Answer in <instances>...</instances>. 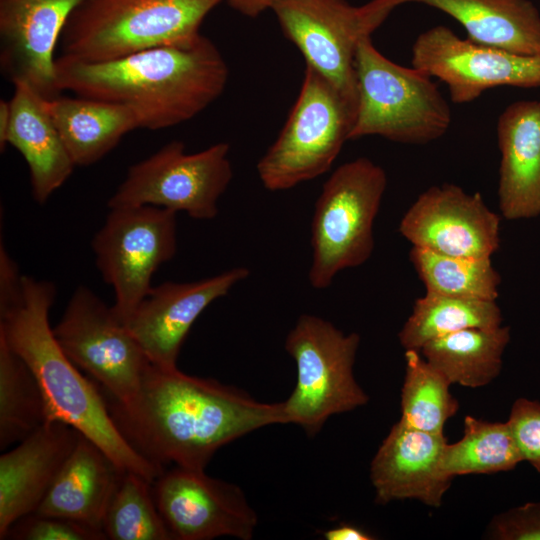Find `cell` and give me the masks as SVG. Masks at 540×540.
<instances>
[{"instance_id": "obj_11", "label": "cell", "mask_w": 540, "mask_h": 540, "mask_svg": "<svg viewBox=\"0 0 540 540\" xmlns=\"http://www.w3.org/2000/svg\"><path fill=\"white\" fill-rule=\"evenodd\" d=\"M53 334L67 357L94 378L103 394L126 404L151 363L127 325L86 286L76 288Z\"/></svg>"}, {"instance_id": "obj_30", "label": "cell", "mask_w": 540, "mask_h": 540, "mask_svg": "<svg viewBox=\"0 0 540 540\" xmlns=\"http://www.w3.org/2000/svg\"><path fill=\"white\" fill-rule=\"evenodd\" d=\"M404 358L399 421L421 431L442 434L447 420L459 409L449 390L451 382L419 350H405Z\"/></svg>"}, {"instance_id": "obj_5", "label": "cell", "mask_w": 540, "mask_h": 540, "mask_svg": "<svg viewBox=\"0 0 540 540\" xmlns=\"http://www.w3.org/2000/svg\"><path fill=\"white\" fill-rule=\"evenodd\" d=\"M357 102L349 140L380 136L412 145L441 138L452 122L448 102L424 70L391 61L363 36L356 49Z\"/></svg>"}, {"instance_id": "obj_2", "label": "cell", "mask_w": 540, "mask_h": 540, "mask_svg": "<svg viewBox=\"0 0 540 540\" xmlns=\"http://www.w3.org/2000/svg\"><path fill=\"white\" fill-rule=\"evenodd\" d=\"M60 92L118 103L137 116L139 127L160 130L197 116L224 91L228 66L207 37L159 46L115 60L88 63L55 59Z\"/></svg>"}, {"instance_id": "obj_19", "label": "cell", "mask_w": 540, "mask_h": 540, "mask_svg": "<svg viewBox=\"0 0 540 540\" xmlns=\"http://www.w3.org/2000/svg\"><path fill=\"white\" fill-rule=\"evenodd\" d=\"M80 436L66 423L46 421L1 455V540L13 523L37 510Z\"/></svg>"}, {"instance_id": "obj_26", "label": "cell", "mask_w": 540, "mask_h": 540, "mask_svg": "<svg viewBox=\"0 0 540 540\" xmlns=\"http://www.w3.org/2000/svg\"><path fill=\"white\" fill-rule=\"evenodd\" d=\"M496 301L426 293L415 300L412 312L398 333L401 346L420 350L434 339L468 328L502 325Z\"/></svg>"}, {"instance_id": "obj_13", "label": "cell", "mask_w": 540, "mask_h": 540, "mask_svg": "<svg viewBox=\"0 0 540 540\" xmlns=\"http://www.w3.org/2000/svg\"><path fill=\"white\" fill-rule=\"evenodd\" d=\"M411 64L444 82L456 104L473 102L499 86L540 87V55H520L462 39L444 25L418 35Z\"/></svg>"}, {"instance_id": "obj_29", "label": "cell", "mask_w": 540, "mask_h": 540, "mask_svg": "<svg viewBox=\"0 0 540 540\" xmlns=\"http://www.w3.org/2000/svg\"><path fill=\"white\" fill-rule=\"evenodd\" d=\"M409 259L426 293L496 301L501 276L491 258L442 255L418 247Z\"/></svg>"}, {"instance_id": "obj_4", "label": "cell", "mask_w": 540, "mask_h": 540, "mask_svg": "<svg viewBox=\"0 0 540 540\" xmlns=\"http://www.w3.org/2000/svg\"><path fill=\"white\" fill-rule=\"evenodd\" d=\"M224 0H84L69 16L61 56L81 62L115 60L146 49L185 44L199 35Z\"/></svg>"}, {"instance_id": "obj_23", "label": "cell", "mask_w": 540, "mask_h": 540, "mask_svg": "<svg viewBox=\"0 0 540 540\" xmlns=\"http://www.w3.org/2000/svg\"><path fill=\"white\" fill-rule=\"evenodd\" d=\"M122 473L98 445L81 434L35 513L67 518L103 531L104 517Z\"/></svg>"}, {"instance_id": "obj_22", "label": "cell", "mask_w": 540, "mask_h": 540, "mask_svg": "<svg viewBox=\"0 0 540 540\" xmlns=\"http://www.w3.org/2000/svg\"><path fill=\"white\" fill-rule=\"evenodd\" d=\"M13 86L7 144L24 158L33 198L44 204L76 166L46 109L45 99L26 83L16 82Z\"/></svg>"}, {"instance_id": "obj_17", "label": "cell", "mask_w": 540, "mask_h": 540, "mask_svg": "<svg viewBox=\"0 0 540 540\" xmlns=\"http://www.w3.org/2000/svg\"><path fill=\"white\" fill-rule=\"evenodd\" d=\"M249 275L247 267H235L194 282H164L151 288L126 325L152 364L176 368L182 344L200 314Z\"/></svg>"}, {"instance_id": "obj_36", "label": "cell", "mask_w": 540, "mask_h": 540, "mask_svg": "<svg viewBox=\"0 0 540 540\" xmlns=\"http://www.w3.org/2000/svg\"><path fill=\"white\" fill-rule=\"evenodd\" d=\"M235 11L247 17H257L267 9H271L276 0H225Z\"/></svg>"}, {"instance_id": "obj_37", "label": "cell", "mask_w": 540, "mask_h": 540, "mask_svg": "<svg viewBox=\"0 0 540 540\" xmlns=\"http://www.w3.org/2000/svg\"><path fill=\"white\" fill-rule=\"evenodd\" d=\"M10 102L0 100V149L3 151L7 146V134L10 126Z\"/></svg>"}, {"instance_id": "obj_18", "label": "cell", "mask_w": 540, "mask_h": 540, "mask_svg": "<svg viewBox=\"0 0 540 540\" xmlns=\"http://www.w3.org/2000/svg\"><path fill=\"white\" fill-rule=\"evenodd\" d=\"M446 444L443 433L394 424L371 462L376 503L416 499L439 507L453 479L441 468Z\"/></svg>"}, {"instance_id": "obj_34", "label": "cell", "mask_w": 540, "mask_h": 540, "mask_svg": "<svg viewBox=\"0 0 540 540\" xmlns=\"http://www.w3.org/2000/svg\"><path fill=\"white\" fill-rule=\"evenodd\" d=\"M488 536L499 540H540V502L496 515L488 527Z\"/></svg>"}, {"instance_id": "obj_3", "label": "cell", "mask_w": 540, "mask_h": 540, "mask_svg": "<svg viewBox=\"0 0 540 540\" xmlns=\"http://www.w3.org/2000/svg\"><path fill=\"white\" fill-rule=\"evenodd\" d=\"M56 295L46 280L23 275L22 290L0 305V338L35 376L46 405L47 421L66 423L98 445L123 472L154 482L164 470L142 457L117 429L105 398L59 346L49 323Z\"/></svg>"}, {"instance_id": "obj_1", "label": "cell", "mask_w": 540, "mask_h": 540, "mask_svg": "<svg viewBox=\"0 0 540 540\" xmlns=\"http://www.w3.org/2000/svg\"><path fill=\"white\" fill-rule=\"evenodd\" d=\"M103 396L121 435L162 470L169 464L205 470L222 446L259 428L287 424L282 402L263 403L214 379L152 363L130 402Z\"/></svg>"}, {"instance_id": "obj_12", "label": "cell", "mask_w": 540, "mask_h": 540, "mask_svg": "<svg viewBox=\"0 0 540 540\" xmlns=\"http://www.w3.org/2000/svg\"><path fill=\"white\" fill-rule=\"evenodd\" d=\"M271 9L306 65L356 106L357 45L381 25L367 5L353 6L346 0H276Z\"/></svg>"}, {"instance_id": "obj_16", "label": "cell", "mask_w": 540, "mask_h": 540, "mask_svg": "<svg viewBox=\"0 0 540 540\" xmlns=\"http://www.w3.org/2000/svg\"><path fill=\"white\" fill-rule=\"evenodd\" d=\"M84 0H0V68L42 98L61 94L54 53L73 10Z\"/></svg>"}, {"instance_id": "obj_21", "label": "cell", "mask_w": 540, "mask_h": 540, "mask_svg": "<svg viewBox=\"0 0 540 540\" xmlns=\"http://www.w3.org/2000/svg\"><path fill=\"white\" fill-rule=\"evenodd\" d=\"M387 18L398 6L420 3L458 21L473 42L520 55H540V12L530 0H371Z\"/></svg>"}, {"instance_id": "obj_33", "label": "cell", "mask_w": 540, "mask_h": 540, "mask_svg": "<svg viewBox=\"0 0 540 540\" xmlns=\"http://www.w3.org/2000/svg\"><path fill=\"white\" fill-rule=\"evenodd\" d=\"M507 422L523 461H528L540 473V402L517 399Z\"/></svg>"}, {"instance_id": "obj_8", "label": "cell", "mask_w": 540, "mask_h": 540, "mask_svg": "<svg viewBox=\"0 0 540 540\" xmlns=\"http://www.w3.org/2000/svg\"><path fill=\"white\" fill-rule=\"evenodd\" d=\"M359 344V334H346L318 316L298 318L285 340V350L297 367L296 386L282 402L287 424L314 436L332 415L369 401L353 374Z\"/></svg>"}, {"instance_id": "obj_32", "label": "cell", "mask_w": 540, "mask_h": 540, "mask_svg": "<svg viewBox=\"0 0 540 540\" xmlns=\"http://www.w3.org/2000/svg\"><path fill=\"white\" fill-rule=\"evenodd\" d=\"M5 539L13 540H106L102 530L67 518L35 512L18 519Z\"/></svg>"}, {"instance_id": "obj_25", "label": "cell", "mask_w": 540, "mask_h": 540, "mask_svg": "<svg viewBox=\"0 0 540 540\" xmlns=\"http://www.w3.org/2000/svg\"><path fill=\"white\" fill-rule=\"evenodd\" d=\"M510 338L509 326L468 328L429 341L419 351L451 384L477 388L500 374Z\"/></svg>"}, {"instance_id": "obj_31", "label": "cell", "mask_w": 540, "mask_h": 540, "mask_svg": "<svg viewBox=\"0 0 540 540\" xmlns=\"http://www.w3.org/2000/svg\"><path fill=\"white\" fill-rule=\"evenodd\" d=\"M144 476L123 472L108 505L103 531L111 540H173Z\"/></svg>"}, {"instance_id": "obj_27", "label": "cell", "mask_w": 540, "mask_h": 540, "mask_svg": "<svg viewBox=\"0 0 540 540\" xmlns=\"http://www.w3.org/2000/svg\"><path fill=\"white\" fill-rule=\"evenodd\" d=\"M46 421V405L35 376L0 338V448L21 442Z\"/></svg>"}, {"instance_id": "obj_6", "label": "cell", "mask_w": 540, "mask_h": 540, "mask_svg": "<svg viewBox=\"0 0 540 540\" xmlns=\"http://www.w3.org/2000/svg\"><path fill=\"white\" fill-rule=\"evenodd\" d=\"M386 186L385 170L366 157L342 164L329 176L311 224L308 279L313 288H328L340 271L370 258L375 247L374 221Z\"/></svg>"}, {"instance_id": "obj_7", "label": "cell", "mask_w": 540, "mask_h": 540, "mask_svg": "<svg viewBox=\"0 0 540 540\" xmlns=\"http://www.w3.org/2000/svg\"><path fill=\"white\" fill-rule=\"evenodd\" d=\"M356 106L306 65L304 79L279 136L257 164L269 191L288 190L330 170L349 140Z\"/></svg>"}, {"instance_id": "obj_14", "label": "cell", "mask_w": 540, "mask_h": 540, "mask_svg": "<svg viewBox=\"0 0 540 540\" xmlns=\"http://www.w3.org/2000/svg\"><path fill=\"white\" fill-rule=\"evenodd\" d=\"M152 491L173 540L253 538L257 514L233 483L174 466L154 480Z\"/></svg>"}, {"instance_id": "obj_15", "label": "cell", "mask_w": 540, "mask_h": 540, "mask_svg": "<svg viewBox=\"0 0 540 540\" xmlns=\"http://www.w3.org/2000/svg\"><path fill=\"white\" fill-rule=\"evenodd\" d=\"M398 232L413 247L438 254L491 258L500 246V216L481 193L443 183L416 198L402 216Z\"/></svg>"}, {"instance_id": "obj_20", "label": "cell", "mask_w": 540, "mask_h": 540, "mask_svg": "<svg viewBox=\"0 0 540 540\" xmlns=\"http://www.w3.org/2000/svg\"><path fill=\"white\" fill-rule=\"evenodd\" d=\"M498 201L507 220L540 215V101L518 100L499 115Z\"/></svg>"}, {"instance_id": "obj_24", "label": "cell", "mask_w": 540, "mask_h": 540, "mask_svg": "<svg viewBox=\"0 0 540 540\" xmlns=\"http://www.w3.org/2000/svg\"><path fill=\"white\" fill-rule=\"evenodd\" d=\"M45 106L75 166L98 162L140 128L134 111L118 103L60 94Z\"/></svg>"}, {"instance_id": "obj_10", "label": "cell", "mask_w": 540, "mask_h": 540, "mask_svg": "<svg viewBox=\"0 0 540 540\" xmlns=\"http://www.w3.org/2000/svg\"><path fill=\"white\" fill-rule=\"evenodd\" d=\"M109 210L92 249L99 272L113 288L112 307L126 324L151 290L153 274L176 253L177 213L151 205Z\"/></svg>"}, {"instance_id": "obj_28", "label": "cell", "mask_w": 540, "mask_h": 540, "mask_svg": "<svg viewBox=\"0 0 540 540\" xmlns=\"http://www.w3.org/2000/svg\"><path fill=\"white\" fill-rule=\"evenodd\" d=\"M463 437L446 444L441 459L445 474H491L514 469L523 461L508 422L464 419Z\"/></svg>"}, {"instance_id": "obj_9", "label": "cell", "mask_w": 540, "mask_h": 540, "mask_svg": "<svg viewBox=\"0 0 540 540\" xmlns=\"http://www.w3.org/2000/svg\"><path fill=\"white\" fill-rule=\"evenodd\" d=\"M229 151L228 143L219 142L187 154L183 142L171 141L129 167L108 208L151 205L211 220L233 176Z\"/></svg>"}, {"instance_id": "obj_35", "label": "cell", "mask_w": 540, "mask_h": 540, "mask_svg": "<svg viewBox=\"0 0 540 540\" xmlns=\"http://www.w3.org/2000/svg\"><path fill=\"white\" fill-rule=\"evenodd\" d=\"M327 540H372L374 537L364 531L363 529L351 525L342 523L335 526L323 534Z\"/></svg>"}]
</instances>
